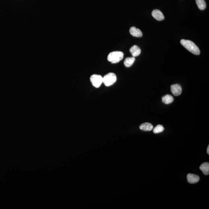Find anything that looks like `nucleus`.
Returning a JSON list of instances; mask_svg holds the SVG:
<instances>
[{
    "label": "nucleus",
    "instance_id": "1",
    "mask_svg": "<svg viewBox=\"0 0 209 209\" xmlns=\"http://www.w3.org/2000/svg\"><path fill=\"white\" fill-rule=\"evenodd\" d=\"M181 44L189 52L196 55L200 53V51L198 47L193 42L189 40L183 39L180 41Z\"/></svg>",
    "mask_w": 209,
    "mask_h": 209
},
{
    "label": "nucleus",
    "instance_id": "2",
    "mask_svg": "<svg viewBox=\"0 0 209 209\" xmlns=\"http://www.w3.org/2000/svg\"><path fill=\"white\" fill-rule=\"evenodd\" d=\"M124 53L120 51L111 52L108 56V60L113 64L118 63L123 59Z\"/></svg>",
    "mask_w": 209,
    "mask_h": 209
},
{
    "label": "nucleus",
    "instance_id": "3",
    "mask_svg": "<svg viewBox=\"0 0 209 209\" xmlns=\"http://www.w3.org/2000/svg\"><path fill=\"white\" fill-rule=\"evenodd\" d=\"M117 77L115 74L110 72L103 77V83L107 86L113 85L116 81Z\"/></svg>",
    "mask_w": 209,
    "mask_h": 209
},
{
    "label": "nucleus",
    "instance_id": "4",
    "mask_svg": "<svg viewBox=\"0 0 209 209\" xmlns=\"http://www.w3.org/2000/svg\"><path fill=\"white\" fill-rule=\"evenodd\" d=\"M90 80L93 86L96 88L100 87L103 83V77L100 75H93L90 77Z\"/></svg>",
    "mask_w": 209,
    "mask_h": 209
},
{
    "label": "nucleus",
    "instance_id": "5",
    "mask_svg": "<svg viewBox=\"0 0 209 209\" xmlns=\"http://www.w3.org/2000/svg\"><path fill=\"white\" fill-rule=\"evenodd\" d=\"M171 91L174 96H179L181 94L182 88L179 84H174L171 86Z\"/></svg>",
    "mask_w": 209,
    "mask_h": 209
},
{
    "label": "nucleus",
    "instance_id": "6",
    "mask_svg": "<svg viewBox=\"0 0 209 209\" xmlns=\"http://www.w3.org/2000/svg\"><path fill=\"white\" fill-rule=\"evenodd\" d=\"M152 15L153 17L158 21H161L164 19V16L162 12L159 10H153L152 12Z\"/></svg>",
    "mask_w": 209,
    "mask_h": 209
},
{
    "label": "nucleus",
    "instance_id": "7",
    "mask_svg": "<svg viewBox=\"0 0 209 209\" xmlns=\"http://www.w3.org/2000/svg\"><path fill=\"white\" fill-rule=\"evenodd\" d=\"M187 181L190 183H195L199 181L200 178L198 175L192 174H187Z\"/></svg>",
    "mask_w": 209,
    "mask_h": 209
},
{
    "label": "nucleus",
    "instance_id": "8",
    "mask_svg": "<svg viewBox=\"0 0 209 209\" xmlns=\"http://www.w3.org/2000/svg\"><path fill=\"white\" fill-rule=\"evenodd\" d=\"M130 33L131 35L136 37H141L142 36V34L141 31L134 26H132L130 29Z\"/></svg>",
    "mask_w": 209,
    "mask_h": 209
},
{
    "label": "nucleus",
    "instance_id": "9",
    "mask_svg": "<svg viewBox=\"0 0 209 209\" xmlns=\"http://www.w3.org/2000/svg\"><path fill=\"white\" fill-rule=\"evenodd\" d=\"M130 52L133 57L138 56L141 53V50L140 48L137 45H134L131 47L130 49Z\"/></svg>",
    "mask_w": 209,
    "mask_h": 209
},
{
    "label": "nucleus",
    "instance_id": "10",
    "mask_svg": "<svg viewBox=\"0 0 209 209\" xmlns=\"http://www.w3.org/2000/svg\"><path fill=\"white\" fill-rule=\"evenodd\" d=\"M153 127V126L151 123L146 122L141 124L140 126V128L142 131H149L152 130Z\"/></svg>",
    "mask_w": 209,
    "mask_h": 209
},
{
    "label": "nucleus",
    "instance_id": "11",
    "mask_svg": "<svg viewBox=\"0 0 209 209\" xmlns=\"http://www.w3.org/2000/svg\"><path fill=\"white\" fill-rule=\"evenodd\" d=\"M200 169L202 171L205 175L209 174V164L208 162H205L202 164L200 167Z\"/></svg>",
    "mask_w": 209,
    "mask_h": 209
},
{
    "label": "nucleus",
    "instance_id": "12",
    "mask_svg": "<svg viewBox=\"0 0 209 209\" xmlns=\"http://www.w3.org/2000/svg\"><path fill=\"white\" fill-rule=\"evenodd\" d=\"M174 99L173 97L170 95H167L162 98V101L165 104H169L172 103Z\"/></svg>",
    "mask_w": 209,
    "mask_h": 209
},
{
    "label": "nucleus",
    "instance_id": "13",
    "mask_svg": "<svg viewBox=\"0 0 209 209\" xmlns=\"http://www.w3.org/2000/svg\"><path fill=\"white\" fill-rule=\"evenodd\" d=\"M135 58L134 57H129L126 58L124 61V66L126 67H129L132 65L134 62Z\"/></svg>",
    "mask_w": 209,
    "mask_h": 209
},
{
    "label": "nucleus",
    "instance_id": "14",
    "mask_svg": "<svg viewBox=\"0 0 209 209\" xmlns=\"http://www.w3.org/2000/svg\"><path fill=\"white\" fill-rule=\"evenodd\" d=\"M196 2L200 10H203L206 8V4L205 0H196Z\"/></svg>",
    "mask_w": 209,
    "mask_h": 209
},
{
    "label": "nucleus",
    "instance_id": "15",
    "mask_svg": "<svg viewBox=\"0 0 209 209\" xmlns=\"http://www.w3.org/2000/svg\"><path fill=\"white\" fill-rule=\"evenodd\" d=\"M164 128L163 126L159 124L156 126L153 130V132L154 133L158 134L164 131Z\"/></svg>",
    "mask_w": 209,
    "mask_h": 209
},
{
    "label": "nucleus",
    "instance_id": "16",
    "mask_svg": "<svg viewBox=\"0 0 209 209\" xmlns=\"http://www.w3.org/2000/svg\"><path fill=\"white\" fill-rule=\"evenodd\" d=\"M207 153L209 154V146H208V147L207 148Z\"/></svg>",
    "mask_w": 209,
    "mask_h": 209
}]
</instances>
